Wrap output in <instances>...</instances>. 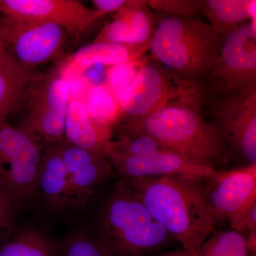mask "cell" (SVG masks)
Listing matches in <instances>:
<instances>
[{
  "label": "cell",
  "instance_id": "obj_4",
  "mask_svg": "<svg viewBox=\"0 0 256 256\" xmlns=\"http://www.w3.org/2000/svg\"><path fill=\"white\" fill-rule=\"evenodd\" d=\"M98 225L97 238L114 256L149 255L174 240L122 178L102 202Z\"/></svg>",
  "mask_w": 256,
  "mask_h": 256
},
{
  "label": "cell",
  "instance_id": "obj_18",
  "mask_svg": "<svg viewBox=\"0 0 256 256\" xmlns=\"http://www.w3.org/2000/svg\"><path fill=\"white\" fill-rule=\"evenodd\" d=\"M256 0H205L202 14L222 38L244 24L256 23Z\"/></svg>",
  "mask_w": 256,
  "mask_h": 256
},
{
  "label": "cell",
  "instance_id": "obj_1",
  "mask_svg": "<svg viewBox=\"0 0 256 256\" xmlns=\"http://www.w3.org/2000/svg\"><path fill=\"white\" fill-rule=\"evenodd\" d=\"M120 130L142 131L170 150L214 170L228 160V148L220 130L205 117L197 86L178 82L176 94L164 105Z\"/></svg>",
  "mask_w": 256,
  "mask_h": 256
},
{
  "label": "cell",
  "instance_id": "obj_22",
  "mask_svg": "<svg viewBox=\"0 0 256 256\" xmlns=\"http://www.w3.org/2000/svg\"><path fill=\"white\" fill-rule=\"evenodd\" d=\"M196 256H250L247 239L233 229L214 230Z\"/></svg>",
  "mask_w": 256,
  "mask_h": 256
},
{
  "label": "cell",
  "instance_id": "obj_13",
  "mask_svg": "<svg viewBox=\"0 0 256 256\" xmlns=\"http://www.w3.org/2000/svg\"><path fill=\"white\" fill-rule=\"evenodd\" d=\"M104 154L122 180L176 176L206 178L216 170L198 164L166 148L141 156L120 154L108 150H104Z\"/></svg>",
  "mask_w": 256,
  "mask_h": 256
},
{
  "label": "cell",
  "instance_id": "obj_19",
  "mask_svg": "<svg viewBox=\"0 0 256 256\" xmlns=\"http://www.w3.org/2000/svg\"><path fill=\"white\" fill-rule=\"evenodd\" d=\"M148 50H149V43L128 45L92 42L76 50L72 56V60L76 65L84 68L96 64L112 67L138 60L143 56Z\"/></svg>",
  "mask_w": 256,
  "mask_h": 256
},
{
  "label": "cell",
  "instance_id": "obj_21",
  "mask_svg": "<svg viewBox=\"0 0 256 256\" xmlns=\"http://www.w3.org/2000/svg\"><path fill=\"white\" fill-rule=\"evenodd\" d=\"M56 246L42 232L20 230L0 245V256H56Z\"/></svg>",
  "mask_w": 256,
  "mask_h": 256
},
{
  "label": "cell",
  "instance_id": "obj_20",
  "mask_svg": "<svg viewBox=\"0 0 256 256\" xmlns=\"http://www.w3.org/2000/svg\"><path fill=\"white\" fill-rule=\"evenodd\" d=\"M34 75L8 52L0 64V119L16 111Z\"/></svg>",
  "mask_w": 256,
  "mask_h": 256
},
{
  "label": "cell",
  "instance_id": "obj_17",
  "mask_svg": "<svg viewBox=\"0 0 256 256\" xmlns=\"http://www.w3.org/2000/svg\"><path fill=\"white\" fill-rule=\"evenodd\" d=\"M108 130L92 120L84 102L70 100L64 127L66 142L86 150L104 153V146L111 138Z\"/></svg>",
  "mask_w": 256,
  "mask_h": 256
},
{
  "label": "cell",
  "instance_id": "obj_6",
  "mask_svg": "<svg viewBox=\"0 0 256 256\" xmlns=\"http://www.w3.org/2000/svg\"><path fill=\"white\" fill-rule=\"evenodd\" d=\"M256 86V23L248 22L224 38L214 66L198 86L204 102Z\"/></svg>",
  "mask_w": 256,
  "mask_h": 256
},
{
  "label": "cell",
  "instance_id": "obj_29",
  "mask_svg": "<svg viewBox=\"0 0 256 256\" xmlns=\"http://www.w3.org/2000/svg\"><path fill=\"white\" fill-rule=\"evenodd\" d=\"M8 53V48H6V42L3 34L2 26V21L0 18V64L2 63Z\"/></svg>",
  "mask_w": 256,
  "mask_h": 256
},
{
  "label": "cell",
  "instance_id": "obj_15",
  "mask_svg": "<svg viewBox=\"0 0 256 256\" xmlns=\"http://www.w3.org/2000/svg\"><path fill=\"white\" fill-rule=\"evenodd\" d=\"M156 18L146 0H128L124 9L101 30L94 42L128 45L149 43L156 30Z\"/></svg>",
  "mask_w": 256,
  "mask_h": 256
},
{
  "label": "cell",
  "instance_id": "obj_11",
  "mask_svg": "<svg viewBox=\"0 0 256 256\" xmlns=\"http://www.w3.org/2000/svg\"><path fill=\"white\" fill-rule=\"evenodd\" d=\"M1 21L8 50L24 68L32 70L62 56L68 34L58 25L6 18Z\"/></svg>",
  "mask_w": 256,
  "mask_h": 256
},
{
  "label": "cell",
  "instance_id": "obj_27",
  "mask_svg": "<svg viewBox=\"0 0 256 256\" xmlns=\"http://www.w3.org/2000/svg\"><path fill=\"white\" fill-rule=\"evenodd\" d=\"M18 210L12 198L0 188V237L13 230Z\"/></svg>",
  "mask_w": 256,
  "mask_h": 256
},
{
  "label": "cell",
  "instance_id": "obj_10",
  "mask_svg": "<svg viewBox=\"0 0 256 256\" xmlns=\"http://www.w3.org/2000/svg\"><path fill=\"white\" fill-rule=\"evenodd\" d=\"M215 229L238 220L256 204V164L202 178Z\"/></svg>",
  "mask_w": 256,
  "mask_h": 256
},
{
  "label": "cell",
  "instance_id": "obj_30",
  "mask_svg": "<svg viewBox=\"0 0 256 256\" xmlns=\"http://www.w3.org/2000/svg\"><path fill=\"white\" fill-rule=\"evenodd\" d=\"M144 256H192L186 250L181 248L176 249V250H170V252H161V254H149V255Z\"/></svg>",
  "mask_w": 256,
  "mask_h": 256
},
{
  "label": "cell",
  "instance_id": "obj_12",
  "mask_svg": "<svg viewBox=\"0 0 256 256\" xmlns=\"http://www.w3.org/2000/svg\"><path fill=\"white\" fill-rule=\"evenodd\" d=\"M178 88L168 70L150 57L118 100L121 116H126L124 124L144 119L172 98Z\"/></svg>",
  "mask_w": 256,
  "mask_h": 256
},
{
  "label": "cell",
  "instance_id": "obj_14",
  "mask_svg": "<svg viewBox=\"0 0 256 256\" xmlns=\"http://www.w3.org/2000/svg\"><path fill=\"white\" fill-rule=\"evenodd\" d=\"M60 146L68 176L70 206H85L116 172L104 153L86 150L65 140Z\"/></svg>",
  "mask_w": 256,
  "mask_h": 256
},
{
  "label": "cell",
  "instance_id": "obj_8",
  "mask_svg": "<svg viewBox=\"0 0 256 256\" xmlns=\"http://www.w3.org/2000/svg\"><path fill=\"white\" fill-rule=\"evenodd\" d=\"M212 120L232 148L246 162L256 164V86L234 95L204 102Z\"/></svg>",
  "mask_w": 256,
  "mask_h": 256
},
{
  "label": "cell",
  "instance_id": "obj_26",
  "mask_svg": "<svg viewBox=\"0 0 256 256\" xmlns=\"http://www.w3.org/2000/svg\"><path fill=\"white\" fill-rule=\"evenodd\" d=\"M150 56H143L120 65L112 66L109 73V90L118 100L120 97L128 88L136 76L141 67L146 64Z\"/></svg>",
  "mask_w": 256,
  "mask_h": 256
},
{
  "label": "cell",
  "instance_id": "obj_23",
  "mask_svg": "<svg viewBox=\"0 0 256 256\" xmlns=\"http://www.w3.org/2000/svg\"><path fill=\"white\" fill-rule=\"evenodd\" d=\"M92 95V112H88L92 120L102 126L108 128L118 118L121 117L118 102L110 90L98 86L95 88Z\"/></svg>",
  "mask_w": 256,
  "mask_h": 256
},
{
  "label": "cell",
  "instance_id": "obj_7",
  "mask_svg": "<svg viewBox=\"0 0 256 256\" xmlns=\"http://www.w3.org/2000/svg\"><path fill=\"white\" fill-rule=\"evenodd\" d=\"M44 149L8 118L0 119V188L20 208L38 194V169Z\"/></svg>",
  "mask_w": 256,
  "mask_h": 256
},
{
  "label": "cell",
  "instance_id": "obj_3",
  "mask_svg": "<svg viewBox=\"0 0 256 256\" xmlns=\"http://www.w3.org/2000/svg\"><path fill=\"white\" fill-rule=\"evenodd\" d=\"M223 40L200 18L164 16L156 26L149 50L176 82L198 86L216 63Z\"/></svg>",
  "mask_w": 256,
  "mask_h": 256
},
{
  "label": "cell",
  "instance_id": "obj_2",
  "mask_svg": "<svg viewBox=\"0 0 256 256\" xmlns=\"http://www.w3.org/2000/svg\"><path fill=\"white\" fill-rule=\"evenodd\" d=\"M124 180L164 230L190 255L196 256L215 230L202 178Z\"/></svg>",
  "mask_w": 256,
  "mask_h": 256
},
{
  "label": "cell",
  "instance_id": "obj_25",
  "mask_svg": "<svg viewBox=\"0 0 256 256\" xmlns=\"http://www.w3.org/2000/svg\"><path fill=\"white\" fill-rule=\"evenodd\" d=\"M150 10L173 18H200L205 0H146Z\"/></svg>",
  "mask_w": 256,
  "mask_h": 256
},
{
  "label": "cell",
  "instance_id": "obj_5",
  "mask_svg": "<svg viewBox=\"0 0 256 256\" xmlns=\"http://www.w3.org/2000/svg\"><path fill=\"white\" fill-rule=\"evenodd\" d=\"M69 102L68 82L58 72L34 75L16 108L20 120L15 126L44 148L62 142Z\"/></svg>",
  "mask_w": 256,
  "mask_h": 256
},
{
  "label": "cell",
  "instance_id": "obj_28",
  "mask_svg": "<svg viewBox=\"0 0 256 256\" xmlns=\"http://www.w3.org/2000/svg\"><path fill=\"white\" fill-rule=\"evenodd\" d=\"M128 0H92L94 10L104 14L117 13L124 9Z\"/></svg>",
  "mask_w": 256,
  "mask_h": 256
},
{
  "label": "cell",
  "instance_id": "obj_24",
  "mask_svg": "<svg viewBox=\"0 0 256 256\" xmlns=\"http://www.w3.org/2000/svg\"><path fill=\"white\" fill-rule=\"evenodd\" d=\"M65 256H114L97 238L84 230H76L64 240Z\"/></svg>",
  "mask_w": 256,
  "mask_h": 256
},
{
  "label": "cell",
  "instance_id": "obj_16",
  "mask_svg": "<svg viewBox=\"0 0 256 256\" xmlns=\"http://www.w3.org/2000/svg\"><path fill=\"white\" fill-rule=\"evenodd\" d=\"M38 193L52 210L60 212L70 206L68 176L60 142L44 149L38 169Z\"/></svg>",
  "mask_w": 256,
  "mask_h": 256
},
{
  "label": "cell",
  "instance_id": "obj_9",
  "mask_svg": "<svg viewBox=\"0 0 256 256\" xmlns=\"http://www.w3.org/2000/svg\"><path fill=\"white\" fill-rule=\"evenodd\" d=\"M2 18L58 25L78 42L105 14L78 0H0Z\"/></svg>",
  "mask_w": 256,
  "mask_h": 256
}]
</instances>
